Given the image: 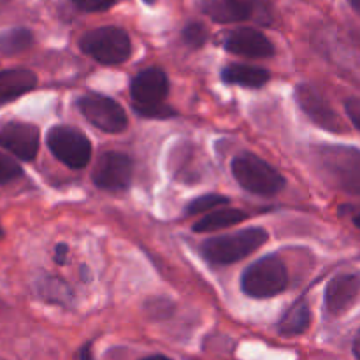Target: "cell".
I'll list each match as a JSON object with an SVG mask.
<instances>
[{"label": "cell", "instance_id": "obj_5", "mask_svg": "<svg viewBox=\"0 0 360 360\" xmlns=\"http://www.w3.org/2000/svg\"><path fill=\"white\" fill-rule=\"evenodd\" d=\"M232 174L236 181L255 195H274L283 190L285 178L266 160L253 153H243L232 162Z\"/></svg>", "mask_w": 360, "mask_h": 360}, {"label": "cell", "instance_id": "obj_14", "mask_svg": "<svg viewBox=\"0 0 360 360\" xmlns=\"http://www.w3.org/2000/svg\"><path fill=\"white\" fill-rule=\"evenodd\" d=\"M360 294L359 274H340L326 288V308L330 315H343L357 301Z\"/></svg>", "mask_w": 360, "mask_h": 360}, {"label": "cell", "instance_id": "obj_25", "mask_svg": "<svg viewBox=\"0 0 360 360\" xmlns=\"http://www.w3.org/2000/svg\"><path fill=\"white\" fill-rule=\"evenodd\" d=\"M345 108H347V112H348V116H350L352 123H354V125L360 130V101L359 98H350V101H347Z\"/></svg>", "mask_w": 360, "mask_h": 360}, {"label": "cell", "instance_id": "obj_22", "mask_svg": "<svg viewBox=\"0 0 360 360\" xmlns=\"http://www.w3.org/2000/svg\"><path fill=\"white\" fill-rule=\"evenodd\" d=\"M21 174H23V169L20 167V164L11 157H7L6 153H0V185L13 181V179L20 178Z\"/></svg>", "mask_w": 360, "mask_h": 360}, {"label": "cell", "instance_id": "obj_20", "mask_svg": "<svg viewBox=\"0 0 360 360\" xmlns=\"http://www.w3.org/2000/svg\"><path fill=\"white\" fill-rule=\"evenodd\" d=\"M229 204V199L218 193H206V195L199 197V199L192 200L186 207V214H199V213H211L214 207L225 206Z\"/></svg>", "mask_w": 360, "mask_h": 360}, {"label": "cell", "instance_id": "obj_4", "mask_svg": "<svg viewBox=\"0 0 360 360\" xmlns=\"http://www.w3.org/2000/svg\"><path fill=\"white\" fill-rule=\"evenodd\" d=\"M288 285V271L280 257L267 255L253 262L241 276V288L253 299H269Z\"/></svg>", "mask_w": 360, "mask_h": 360}, {"label": "cell", "instance_id": "obj_3", "mask_svg": "<svg viewBox=\"0 0 360 360\" xmlns=\"http://www.w3.org/2000/svg\"><path fill=\"white\" fill-rule=\"evenodd\" d=\"M79 48L84 55L97 60L102 65H118L129 60L132 41L123 28L105 25L86 32L79 39Z\"/></svg>", "mask_w": 360, "mask_h": 360}, {"label": "cell", "instance_id": "obj_8", "mask_svg": "<svg viewBox=\"0 0 360 360\" xmlns=\"http://www.w3.org/2000/svg\"><path fill=\"white\" fill-rule=\"evenodd\" d=\"M79 111L98 130L108 134H120L127 129V112L122 105L104 95H86L77 102Z\"/></svg>", "mask_w": 360, "mask_h": 360}, {"label": "cell", "instance_id": "obj_23", "mask_svg": "<svg viewBox=\"0 0 360 360\" xmlns=\"http://www.w3.org/2000/svg\"><path fill=\"white\" fill-rule=\"evenodd\" d=\"M137 115L146 116V118H171L176 116V111L172 108H169L167 104H158V105H150V108H141V105H134Z\"/></svg>", "mask_w": 360, "mask_h": 360}, {"label": "cell", "instance_id": "obj_29", "mask_svg": "<svg viewBox=\"0 0 360 360\" xmlns=\"http://www.w3.org/2000/svg\"><path fill=\"white\" fill-rule=\"evenodd\" d=\"M81 360H91V357H90V347H84L83 350H81Z\"/></svg>", "mask_w": 360, "mask_h": 360}, {"label": "cell", "instance_id": "obj_9", "mask_svg": "<svg viewBox=\"0 0 360 360\" xmlns=\"http://www.w3.org/2000/svg\"><path fill=\"white\" fill-rule=\"evenodd\" d=\"M295 101L299 108L304 111V115L311 120L315 125L322 127L323 130L329 132H345L343 120L338 116V112L330 108L329 102L326 101L322 94L315 86L308 83H301L295 88Z\"/></svg>", "mask_w": 360, "mask_h": 360}, {"label": "cell", "instance_id": "obj_32", "mask_svg": "<svg viewBox=\"0 0 360 360\" xmlns=\"http://www.w3.org/2000/svg\"><path fill=\"white\" fill-rule=\"evenodd\" d=\"M144 2H146V4H155V2H157V0H144Z\"/></svg>", "mask_w": 360, "mask_h": 360}, {"label": "cell", "instance_id": "obj_2", "mask_svg": "<svg viewBox=\"0 0 360 360\" xmlns=\"http://www.w3.org/2000/svg\"><path fill=\"white\" fill-rule=\"evenodd\" d=\"M264 243H267V232L264 229H245L234 234L207 239L202 245V255L207 262L229 266L252 255Z\"/></svg>", "mask_w": 360, "mask_h": 360}, {"label": "cell", "instance_id": "obj_31", "mask_svg": "<svg viewBox=\"0 0 360 360\" xmlns=\"http://www.w3.org/2000/svg\"><path fill=\"white\" fill-rule=\"evenodd\" d=\"M143 360H171V359L164 357V355H153V357H146V359H143Z\"/></svg>", "mask_w": 360, "mask_h": 360}, {"label": "cell", "instance_id": "obj_24", "mask_svg": "<svg viewBox=\"0 0 360 360\" xmlns=\"http://www.w3.org/2000/svg\"><path fill=\"white\" fill-rule=\"evenodd\" d=\"M118 0H72L74 6L84 13H102L111 9Z\"/></svg>", "mask_w": 360, "mask_h": 360}, {"label": "cell", "instance_id": "obj_27", "mask_svg": "<svg viewBox=\"0 0 360 360\" xmlns=\"http://www.w3.org/2000/svg\"><path fill=\"white\" fill-rule=\"evenodd\" d=\"M354 354H355V357L360 360V330H359V336L355 338V341H354Z\"/></svg>", "mask_w": 360, "mask_h": 360}, {"label": "cell", "instance_id": "obj_6", "mask_svg": "<svg viewBox=\"0 0 360 360\" xmlns=\"http://www.w3.org/2000/svg\"><path fill=\"white\" fill-rule=\"evenodd\" d=\"M49 151L69 169L86 167L91 158V144L83 132L69 125H56L46 136Z\"/></svg>", "mask_w": 360, "mask_h": 360}, {"label": "cell", "instance_id": "obj_15", "mask_svg": "<svg viewBox=\"0 0 360 360\" xmlns=\"http://www.w3.org/2000/svg\"><path fill=\"white\" fill-rule=\"evenodd\" d=\"M35 86H37V76L30 69L16 67V69L0 70V105L16 101Z\"/></svg>", "mask_w": 360, "mask_h": 360}, {"label": "cell", "instance_id": "obj_13", "mask_svg": "<svg viewBox=\"0 0 360 360\" xmlns=\"http://www.w3.org/2000/svg\"><path fill=\"white\" fill-rule=\"evenodd\" d=\"M225 49L246 58H271L274 55V44L266 34L252 27L236 28L225 37Z\"/></svg>", "mask_w": 360, "mask_h": 360}, {"label": "cell", "instance_id": "obj_19", "mask_svg": "<svg viewBox=\"0 0 360 360\" xmlns=\"http://www.w3.org/2000/svg\"><path fill=\"white\" fill-rule=\"evenodd\" d=\"M34 44V34L28 28L16 27L0 32V55H18Z\"/></svg>", "mask_w": 360, "mask_h": 360}, {"label": "cell", "instance_id": "obj_7", "mask_svg": "<svg viewBox=\"0 0 360 360\" xmlns=\"http://www.w3.org/2000/svg\"><path fill=\"white\" fill-rule=\"evenodd\" d=\"M200 11L217 23H241V21H271L269 0H202Z\"/></svg>", "mask_w": 360, "mask_h": 360}, {"label": "cell", "instance_id": "obj_28", "mask_svg": "<svg viewBox=\"0 0 360 360\" xmlns=\"http://www.w3.org/2000/svg\"><path fill=\"white\" fill-rule=\"evenodd\" d=\"M348 4H350L352 9H354L355 13H357L360 16V0H348Z\"/></svg>", "mask_w": 360, "mask_h": 360}, {"label": "cell", "instance_id": "obj_26", "mask_svg": "<svg viewBox=\"0 0 360 360\" xmlns=\"http://www.w3.org/2000/svg\"><path fill=\"white\" fill-rule=\"evenodd\" d=\"M67 257H69V246L67 245H56L55 248V262L58 266H63L67 262Z\"/></svg>", "mask_w": 360, "mask_h": 360}, {"label": "cell", "instance_id": "obj_16", "mask_svg": "<svg viewBox=\"0 0 360 360\" xmlns=\"http://www.w3.org/2000/svg\"><path fill=\"white\" fill-rule=\"evenodd\" d=\"M269 70L262 67L246 65V63H231L221 70V79L227 84H238L243 88H262L269 81Z\"/></svg>", "mask_w": 360, "mask_h": 360}, {"label": "cell", "instance_id": "obj_30", "mask_svg": "<svg viewBox=\"0 0 360 360\" xmlns=\"http://www.w3.org/2000/svg\"><path fill=\"white\" fill-rule=\"evenodd\" d=\"M352 221H354L355 227L360 231V213H352Z\"/></svg>", "mask_w": 360, "mask_h": 360}, {"label": "cell", "instance_id": "obj_17", "mask_svg": "<svg viewBox=\"0 0 360 360\" xmlns=\"http://www.w3.org/2000/svg\"><path fill=\"white\" fill-rule=\"evenodd\" d=\"M309 306L304 299H299L297 302L290 306L287 313L281 316L280 323H278V330L283 336H299L304 334L309 327Z\"/></svg>", "mask_w": 360, "mask_h": 360}, {"label": "cell", "instance_id": "obj_21", "mask_svg": "<svg viewBox=\"0 0 360 360\" xmlns=\"http://www.w3.org/2000/svg\"><path fill=\"white\" fill-rule=\"evenodd\" d=\"M181 39L190 48H200L210 39V32H207L206 25L199 23V21H190L181 30Z\"/></svg>", "mask_w": 360, "mask_h": 360}, {"label": "cell", "instance_id": "obj_12", "mask_svg": "<svg viewBox=\"0 0 360 360\" xmlns=\"http://www.w3.org/2000/svg\"><path fill=\"white\" fill-rule=\"evenodd\" d=\"M0 144L21 160H34L39 151V129L32 123L7 122L0 125Z\"/></svg>", "mask_w": 360, "mask_h": 360}, {"label": "cell", "instance_id": "obj_33", "mask_svg": "<svg viewBox=\"0 0 360 360\" xmlns=\"http://www.w3.org/2000/svg\"><path fill=\"white\" fill-rule=\"evenodd\" d=\"M2 234H4V231H2V227H0V238H2Z\"/></svg>", "mask_w": 360, "mask_h": 360}, {"label": "cell", "instance_id": "obj_18", "mask_svg": "<svg viewBox=\"0 0 360 360\" xmlns=\"http://www.w3.org/2000/svg\"><path fill=\"white\" fill-rule=\"evenodd\" d=\"M243 220H246V213H243L241 210H232V207L214 210L211 211V213H207L204 218H200V220L193 225V231L195 232L221 231V229H227L236 224H241Z\"/></svg>", "mask_w": 360, "mask_h": 360}, {"label": "cell", "instance_id": "obj_10", "mask_svg": "<svg viewBox=\"0 0 360 360\" xmlns=\"http://www.w3.org/2000/svg\"><path fill=\"white\" fill-rule=\"evenodd\" d=\"M132 172L134 164L130 157L120 151H105L97 158L94 183L102 190H123L130 185Z\"/></svg>", "mask_w": 360, "mask_h": 360}, {"label": "cell", "instance_id": "obj_11", "mask_svg": "<svg viewBox=\"0 0 360 360\" xmlns=\"http://www.w3.org/2000/svg\"><path fill=\"white\" fill-rule=\"evenodd\" d=\"M169 94V77L158 67H148L141 70L130 83V95L134 105L150 108V105L164 104Z\"/></svg>", "mask_w": 360, "mask_h": 360}, {"label": "cell", "instance_id": "obj_1", "mask_svg": "<svg viewBox=\"0 0 360 360\" xmlns=\"http://www.w3.org/2000/svg\"><path fill=\"white\" fill-rule=\"evenodd\" d=\"M316 160L334 186L360 197V150L352 146H319Z\"/></svg>", "mask_w": 360, "mask_h": 360}]
</instances>
